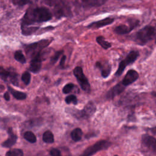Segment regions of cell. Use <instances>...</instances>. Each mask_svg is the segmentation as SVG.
<instances>
[{
    "label": "cell",
    "instance_id": "cell-8",
    "mask_svg": "<svg viewBox=\"0 0 156 156\" xmlns=\"http://www.w3.org/2000/svg\"><path fill=\"white\" fill-rule=\"evenodd\" d=\"M139 77V74L137 71L134 69H130L127 71L126 76L122 79V83L125 86H128L135 82Z\"/></svg>",
    "mask_w": 156,
    "mask_h": 156
},
{
    "label": "cell",
    "instance_id": "cell-26",
    "mask_svg": "<svg viewBox=\"0 0 156 156\" xmlns=\"http://www.w3.org/2000/svg\"><path fill=\"white\" fill-rule=\"evenodd\" d=\"M65 102L66 104H73L74 105H76L77 104V97L75 95L71 94L65 98Z\"/></svg>",
    "mask_w": 156,
    "mask_h": 156
},
{
    "label": "cell",
    "instance_id": "cell-9",
    "mask_svg": "<svg viewBox=\"0 0 156 156\" xmlns=\"http://www.w3.org/2000/svg\"><path fill=\"white\" fill-rule=\"evenodd\" d=\"M143 145L152 152L156 153V138L150 135H144L142 138Z\"/></svg>",
    "mask_w": 156,
    "mask_h": 156
},
{
    "label": "cell",
    "instance_id": "cell-11",
    "mask_svg": "<svg viewBox=\"0 0 156 156\" xmlns=\"http://www.w3.org/2000/svg\"><path fill=\"white\" fill-rule=\"evenodd\" d=\"M41 53L35 56V57L32 58V60L30 61L29 69L30 71L34 73H38L41 67Z\"/></svg>",
    "mask_w": 156,
    "mask_h": 156
},
{
    "label": "cell",
    "instance_id": "cell-31",
    "mask_svg": "<svg viewBox=\"0 0 156 156\" xmlns=\"http://www.w3.org/2000/svg\"><path fill=\"white\" fill-rule=\"evenodd\" d=\"M50 154L51 156H62L60 151L55 148L52 149L50 151Z\"/></svg>",
    "mask_w": 156,
    "mask_h": 156
},
{
    "label": "cell",
    "instance_id": "cell-30",
    "mask_svg": "<svg viewBox=\"0 0 156 156\" xmlns=\"http://www.w3.org/2000/svg\"><path fill=\"white\" fill-rule=\"evenodd\" d=\"M63 53V51H57V52L55 53V54L52 57L51 59V62L52 63H55L57 60L58 59L59 57L62 55V54Z\"/></svg>",
    "mask_w": 156,
    "mask_h": 156
},
{
    "label": "cell",
    "instance_id": "cell-2",
    "mask_svg": "<svg viewBox=\"0 0 156 156\" xmlns=\"http://www.w3.org/2000/svg\"><path fill=\"white\" fill-rule=\"evenodd\" d=\"M155 34V29L151 26H146L139 31L135 35V41L140 45H144L151 41Z\"/></svg>",
    "mask_w": 156,
    "mask_h": 156
},
{
    "label": "cell",
    "instance_id": "cell-33",
    "mask_svg": "<svg viewBox=\"0 0 156 156\" xmlns=\"http://www.w3.org/2000/svg\"><path fill=\"white\" fill-rule=\"evenodd\" d=\"M65 60H66V56L65 55H63L62 58H61V60H60V65L61 66H63L64 65H65Z\"/></svg>",
    "mask_w": 156,
    "mask_h": 156
},
{
    "label": "cell",
    "instance_id": "cell-7",
    "mask_svg": "<svg viewBox=\"0 0 156 156\" xmlns=\"http://www.w3.org/2000/svg\"><path fill=\"white\" fill-rule=\"evenodd\" d=\"M139 55V53L138 51H130L125 59L122 60L118 66V68L117 69V71L115 73V75L116 76H120L124 71L126 67L130 64L133 63L138 58Z\"/></svg>",
    "mask_w": 156,
    "mask_h": 156
},
{
    "label": "cell",
    "instance_id": "cell-17",
    "mask_svg": "<svg viewBox=\"0 0 156 156\" xmlns=\"http://www.w3.org/2000/svg\"><path fill=\"white\" fill-rule=\"evenodd\" d=\"M85 7H98L104 4L107 0H80Z\"/></svg>",
    "mask_w": 156,
    "mask_h": 156
},
{
    "label": "cell",
    "instance_id": "cell-34",
    "mask_svg": "<svg viewBox=\"0 0 156 156\" xmlns=\"http://www.w3.org/2000/svg\"><path fill=\"white\" fill-rule=\"evenodd\" d=\"M4 98L6 100V101H9L10 100V95L9 94L8 92H5L4 94Z\"/></svg>",
    "mask_w": 156,
    "mask_h": 156
},
{
    "label": "cell",
    "instance_id": "cell-27",
    "mask_svg": "<svg viewBox=\"0 0 156 156\" xmlns=\"http://www.w3.org/2000/svg\"><path fill=\"white\" fill-rule=\"evenodd\" d=\"M9 74L10 71H8L4 69L2 67L0 66V77L2 80L6 81L7 78L9 77Z\"/></svg>",
    "mask_w": 156,
    "mask_h": 156
},
{
    "label": "cell",
    "instance_id": "cell-21",
    "mask_svg": "<svg viewBox=\"0 0 156 156\" xmlns=\"http://www.w3.org/2000/svg\"><path fill=\"white\" fill-rule=\"evenodd\" d=\"M96 41L104 49H107L111 47V44L105 40L102 36H99L96 38Z\"/></svg>",
    "mask_w": 156,
    "mask_h": 156
},
{
    "label": "cell",
    "instance_id": "cell-35",
    "mask_svg": "<svg viewBox=\"0 0 156 156\" xmlns=\"http://www.w3.org/2000/svg\"><path fill=\"white\" fill-rule=\"evenodd\" d=\"M152 96H154V97H156V91L153 92V93H152Z\"/></svg>",
    "mask_w": 156,
    "mask_h": 156
},
{
    "label": "cell",
    "instance_id": "cell-6",
    "mask_svg": "<svg viewBox=\"0 0 156 156\" xmlns=\"http://www.w3.org/2000/svg\"><path fill=\"white\" fill-rule=\"evenodd\" d=\"M73 74L75 77L77 79V82L79 83L81 88L83 91L89 93L91 90L90 84L87 78L84 75L82 68L80 66H76L73 69Z\"/></svg>",
    "mask_w": 156,
    "mask_h": 156
},
{
    "label": "cell",
    "instance_id": "cell-18",
    "mask_svg": "<svg viewBox=\"0 0 156 156\" xmlns=\"http://www.w3.org/2000/svg\"><path fill=\"white\" fill-rule=\"evenodd\" d=\"M83 132L80 128H76L71 132V137L74 141H79L81 140Z\"/></svg>",
    "mask_w": 156,
    "mask_h": 156
},
{
    "label": "cell",
    "instance_id": "cell-28",
    "mask_svg": "<svg viewBox=\"0 0 156 156\" xmlns=\"http://www.w3.org/2000/svg\"><path fill=\"white\" fill-rule=\"evenodd\" d=\"M30 74L29 72L27 71H26L24 72L22 76H21V79L23 80V82L27 85H28L29 83H30Z\"/></svg>",
    "mask_w": 156,
    "mask_h": 156
},
{
    "label": "cell",
    "instance_id": "cell-16",
    "mask_svg": "<svg viewBox=\"0 0 156 156\" xmlns=\"http://www.w3.org/2000/svg\"><path fill=\"white\" fill-rule=\"evenodd\" d=\"M96 66L101 69V75L104 78H106L109 76L111 72V67L108 63H102L100 62H98L96 63Z\"/></svg>",
    "mask_w": 156,
    "mask_h": 156
},
{
    "label": "cell",
    "instance_id": "cell-3",
    "mask_svg": "<svg viewBox=\"0 0 156 156\" xmlns=\"http://www.w3.org/2000/svg\"><path fill=\"white\" fill-rule=\"evenodd\" d=\"M52 41L49 40H41L38 42L25 45L24 49L26 54L32 58L41 53V51L47 47Z\"/></svg>",
    "mask_w": 156,
    "mask_h": 156
},
{
    "label": "cell",
    "instance_id": "cell-24",
    "mask_svg": "<svg viewBox=\"0 0 156 156\" xmlns=\"http://www.w3.org/2000/svg\"><path fill=\"white\" fill-rule=\"evenodd\" d=\"M6 156H23V152L20 149H13L6 153Z\"/></svg>",
    "mask_w": 156,
    "mask_h": 156
},
{
    "label": "cell",
    "instance_id": "cell-29",
    "mask_svg": "<svg viewBox=\"0 0 156 156\" xmlns=\"http://www.w3.org/2000/svg\"><path fill=\"white\" fill-rule=\"evenodd\" d=\"M74 87V85L73 83H67L63 88V93L65 94H68L73 90Z\"/></svg>",
    "mask_w": 156,
    "mask_h": 156
},
{
    "label": "cell",
    "instance_id": "cell-14",
    "mask_svg": "<svg viewBox=\"0 0 156 156\" xmlns=\"http://www.w3.org/2000/svg\"><path fill=\"white\" fill-rule=\"evenodd\" d=\"M137 24H138V21L136 23L134 22L133 23L131 24L129 26H127L125 24H121V25L116 26L115 28L114 31L115 33H116L117 34H119V35L126 34L130 32L137 25Z\"/></svg>",
    "mask_w": 156,
    "mask_h": 156
},
{
    "label": "cell",
    "instance_id": "cell-32",
    "mask_svg": "<svg viewBox=\"0 0 156 156\" xmlns=\"http://www.w3.org/2000/svg\"><path fill=\"white\" fill-rule=\"evenodd\" d=\"M30 2H31V1L29 0H20V1H18L16 2V4L19 5H25L26 4L30 3Z\"/></svg>",
    "mask_w": 156,
    "mask_h": 156
},
{
    "label": "cell",
    "instance_id": "cell-15",
    "mask_svg": "<svg viewBox=\"0 0 156 156\" xmlns=\"http://www.w3.org/2000/svg\"><path fill=\"white\" fill-rule=\"evenodd\" d=\"M9 137L7 140L4 141L2 144V146L5 147H10L13 146L17 140V136L13 132L12 129L9 128L8 130Z\"/></svg>",
    "mask_w": 156,
    "mask_h": 156
},
{
    "label": "cell",
    "instance_id": "cell-36",
    "mask_svg": "<svg viewBox=\"0 0 156 156\" xmlns=\"http://www.w3.org/2000/svg\"><path fill=\"white\" fill-rule=\"evenodd\" d=\"M114 156H118V155H114Z\"/></svg>",
    "mask_w": 156,
    "mask_h": 156
},
{
    "label": "cell",
    "instance_id": "cell-23",
    "mask_svg": "<svg viewBox=\"0 0 156 156\" xmlns=\"http://www.w3.org/2000/svg\"><path fill=\"white\" fill-rule=\"evenodd\" d=\"M14 57L16 60L21 63H25L26 62V58L21 51H16L14 54Z\"/></svg>",
    "mask_w": 156,
    "mask_h": 156
},
{
    "label": "cell",
    "instance_id": "cell-20",
    "mask_svg": "<svg viewBox=\"0 0 156 156\" xmlns=\"http://www.w3.org/2000/svg\"><path fill=\"white\" fill-rule=\"evenodd\" d=\"M43 140L46 143H52L54 141V135L50 130H46L43 135Z\"/></svg>",
    "mask_w": 156,
    "mask_h": 156
},
{
    "label": "cell",
    "instance_id": "cell-12",
    "mask_svg": "<svg viewBox=\"0 0 156 156\" xmlns=\"http://www.w3.org/2000/svg\"><path fill=\"white\" fill-rule=\"evenodd\" d=\"M54 11L55 15L58 17L66 16L69 14V10L67 5L63 2H59L55 5Z\"/></svg>",
    "mask_w": 156,
    "mask_h": 156
},
{
    "label": "cell",
    "instance_id": "cell-19",
    "mask_svg": "<svg viewBox=\"0 0 156 156\" xmlns=\"http://www.w3.org/2000/svg\"><path fill=\"white\" fill-rule=\"evenodd\" d=\"M8 90L10 91L13 97H15L18 100H24L26 98V94L24 93L16 91L10 87H8Z\"/></svg>",
    "mask_w": 156,
    "mask_h": 156
},
{
    "label": "cell",
    "instance_id": "cell-22",
    "mask_svg": "<svg viewBox=\"0 0 156 156\" xmlns=\"http://www.w3.org/2000/svg\"><path fill=\"white\" fill-rule=\"evenodd\" d=\"M24 138L27 141L31 143H34L37 141V138L35 134L31 132V131H26L24 133Z\"/></svg>",
    "mask_w": 156,
    "mask_h": 156
},
{
    "label": "cell",
    "instance_id": "cell-13",
    "mask_svg": "<svg viewBox=\"0 0 156 156\" xmlns=\"http://www.w3.org/2000/svg\"><path fill=\"white\" fill-rule=\"evenodd\" d=\"M114 20H115L114 18L108 17V18L102 19L101 20L93 22L90 24L87 27L88 28H91V29H98V28H100V27L112 24L114 21Z\"/></svg>",
    "mask_w": 156,
    "mask_h": 156
},
{
    "label": "cell",
    "instance_id": "cell-10",
    "mask_svg": "<svg viewBox=\"0 0 156 156\" xmlns=\"http://www.w3.org/2000/svg\"><path fill=\"white\" fill-rule=\"evenodd\" d=\"M125 89V86L122 83H119L115 85L113 87H112L111 89L108 90V91L106 94V98L108 99H113L114 97H115L117 95H119Z\"/></svg>",
    "mask_w": 156,
    "mask_h": 156
},
{
    "label": "cell",
    "instance_id": "cell-25",
    "mask_svg": "<svg viewBox=\"0 0 156 156\" xmlns=\"http://www.w3.org/2000/svg\"><path fill=\"white\" fill-rule=\"evenodd\" d=\"M9 77H10V80L12 84L16 86L18 85L19 79H18V74L16 73L14 71H10Z\"/></svg>",
    "mask_w": 156,
    "mask_h": 156
},
{
    "label": "cell",
    "instance_id": "cell-1",
    "mask_svg": "<svg viewBox=\"0 0 156 156\" xmlns=\"http://www.w3.org/2000/svg\"><path fill=\"white\" fill-rule=\"evenodd\" d=\"M52 18L49 10L46 7H36L29 9L25 13L22 21L21 27H29L35 23H41L49 21Z\"/></svg>",
    "mask_w": 156,
    "mask_h": 156
},
{
    "label": "cell",
    "instance_id": "cell-37",
    "mask_svg": "<svg viewBox=\"0 0 156 156\" xmlns=\"http://www.w3.org/2000/svg\"><path fill=\"white\" fill-rule=\"evenodd\" d=\"M36 1H37V0H36Z\"/></svg>",
    "mask_w": 156,
    "mask_h": 156
},
{
    "label": "cell",
    "instance_id": "cell-4",
    "mask_svg": "<svg viewBox=\"0 0 156 156\" xmlns=\"http://www.w3.org/2000/svg\"><path fill=\"white\" fill-rule=\"evenodd\" d=\"M71 110V114L78 119H87L92 116L96 111V107L91 101L88 102L82 110Z\"/></svg>",
    "mask_w": 156,
    "mask_h": 156
},
{
    "label": "cell",
    "instance_id": "cell-5",
    "mask_svg": "<svg viewBox=\"0 0 156 156\" xmlns=\"http://www.w3.org/2000/svg\"><path fill=\"white\" fill-rule=\"evenodd\" d=\"M110 143L107 140H100L94 144L87 147L82 153L81 156H92L98 151L108 148Z\"/></svg>",
    "mask_w": 156,
    "mask_h": 156
}]
</instances>
